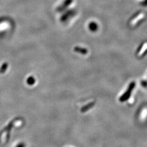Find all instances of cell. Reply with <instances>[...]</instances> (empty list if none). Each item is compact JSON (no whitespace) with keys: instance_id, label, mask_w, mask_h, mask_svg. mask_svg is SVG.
I'll list each match as a JSON object with an SVG mask.
<instances>
[{"instance_id":"4","label":"cell","mask_w":147,"mask_h":147,"mask_svg":"<svg viewBox=\"0 0 147 147\" xmlns=\"http://www.w3.org/2000/svg\"><path fill=\"white\" fill-rule=\"evenodd\" d=\"M95 102H91L88 104H87L86 106H83V107L81 108V112H86V111H87L88 110H89V109H91V108H92L94 105H95Z\"/></svg>"},{"instance_id":"8","label":"cell","mask_w":147,"mask_h":147,"mask_svg":"<svg viewBox=\"0 0 147 147\" xmlns=\"http://www.w3.org/2000/svg\"><path fill=\"white\" fill-rule=\"evenodd\" d=\"M24 144H18L17 146H16V147H24Z\"/></svg>"},{"instance_id":"2","label":"cell","mask_w":147,"mask_h":147,"mask_svg":"<svg viewBox=\"0 0 147 147\" xmlns=\"http://www.w3.org/2000/svg\"><path fill=\"white\" fill-rule=\"evenodd\" d=\"M75 12L74 11H67L66 13H65L63 15V16H61V20L62 21H66V20L68 19V18L69 16H72L74 14Z\"/></svg>"},{"instance_id":"3","label":"cell","mask_w":147,"mask_h":147,"mask_svg":"<svg viewBox=\"0 0 147 147\" xmlns=\"http://www.w3.org/2000/svg\"><path fill=\"white\" fill-rule=\"evenodd\" d=\"M74 51L82 55H86L88 53V50H87V49L79 47V46H76V47L74 48Z\"/></svg>"},{"instance_id":"1","label":"cell","mask_w":147,"mask_h":147,"mask_svg":"<svg viewBox=\"0 0 147 147\" xmlns=\"http://www.w3.org/2000/svg\"><path fill=\"white\" fill-rule=\"evenodd\" d=\"M72 0H65L64 2L63 3V4L61 6L57 8V11L58 12H62L63 11H64L65 9H66L72 3Z\"/></svg>"},{"instance_id":"5","label":"cell","mask_w":147,"mask_h":147,"mask_svg":"<svg viewBox=\"0 0 147 147\" xmlns=\"http://www.w3.org/2000/svg\"><path fill=\"white\" fill-rule=\"evenodd\" d=\"M88 26L89 29L93 32L96 31L98 29V25L95 22H91Z\"/></svg>"},{"instance_id":"7","label":"cell","mask_w":147,"mask_h":147,"mask_svg":"<svg viewBox=\"0 0 147 147\" xmlns=\"http://www.w3.org/2000/svg\"><path fill=\"white\" fill-rule=\"evenodd\" d=\"M139 3H141V4L143 5H145L147 4V0H137Z\"/></svg>"},{"instance_id":"6","label":"cell","mask_w":147,"mask_h":147,"mask_svg":"<svg viewBox=\"0 0 147 147\" xmlns=\"http://www.w3.org/2000/svg\"><path fill=\"white\" fill-rule=\"evenodd\" d=\"M35 82V79L33 78V76H30L27 80V83L28 85H33L34 84V83Z\"/></svg>"}]
</instances>
